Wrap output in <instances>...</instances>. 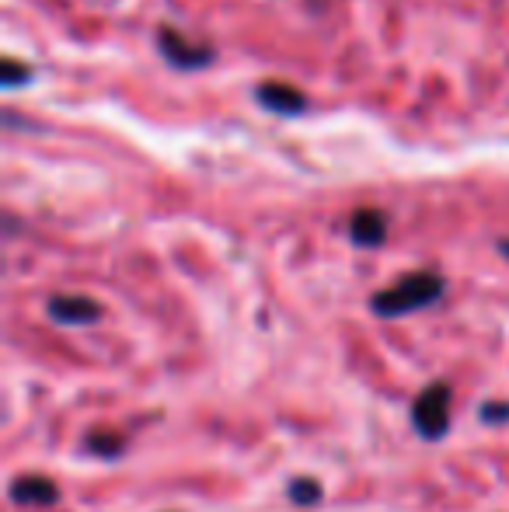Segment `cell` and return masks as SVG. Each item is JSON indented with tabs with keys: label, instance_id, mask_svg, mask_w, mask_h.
Here are the masks:
<instances>
[{
	"label": "cell",
	"instance_id": "cell-9",
	"mask_svg": "<svg viewBox=\"0 0 509 512\" xmlns=\"http://www.w3.org/2000/svg\"><path fill=\"white\" fill-rule=\"evenodd\" d=\"M286 499H290L293 506H300V509L318 506V502L325 499V485H321L318 478H307V474H300V478H293L290 485H286Z\"/></svg>",
	"mask_w": 509,
	"mask_h": 512
},
{
	"label": "cell",
	"instance_id": "cell-6",
	"mask_svg": "<svg viewBox=\"0 0 509 512\" xmlns=\"http://www.w3.org/2000/svg\"><path fill=\"white\" fill-rule=\"evenodd\" d=\"M255 102L265 108V112L272 115H286V119H293V115H300L307 108V98L300 95L293 84H276V81H265L258 84L255 91Z\"/></svg>",
	"mask_w": 509,
	"mask_h": 512
},
{
	"label": "cell",
	"instance_id": "cell-8",
	"mask_svg": "<svg viewBox=\"0 0 509 512\" xmlns=\"http://www.w3.org/2000/svg\"><path fill=\"white\" fill-rule=\"evenodd\" d=\"M84 450L98 460H119L126 453V436L116 429H91L84 436Z\"/></svg>",
	"mask_w": 509,
	"mask_h": 512
},
{
	"label": "cell",
	"instance_id": "cell-7",
	"mask_svg": "<svg viewBox=\"0 0 509 512\" xmlns=\"http://www.w3.org/2000/svg\"><path fill=\"white\" fill-rule=\"evenodd\" d=\"M349 237L360 248H381L387 241V216L381 209H356L349 220Z\"/></svg>",
	"mask_w": 509,
	"mask_h": 512
},
{
	"label": "cell",
	"instance_id": "cell-4",
	"mask_svg": "<svg viewBox=\"0 0 509 512\" xmlns=\"http://www.w3.org/2000/svg\"><path fill=\"white\" fill-rule=\"evenodd\" d=\"M46 314L53 324H63V328H84V324H98L102 321V304L84 293H56V297L46 300Z\"/></svg>",
	"mask_w": 509,
	"mask_h": 512
},
{
	"label": "cell",
	"instance_id": "cell-11",
	"mask_svg": "<svg viewBox=\"0 0 509 512\" xmlns=\"http://www.w3.org/2000/svg\"><path fill=\"white\" fill-rule=\"evenodd\" d=\"M478 418L485 425H509V401H482Z\"/></svg>",
	"mask_w": 509,
	"mask_h": 512
},
{
	"label": "cell",
	"instance_id": "cell-10",
	"mask_svg": "<svg viewBox=\"0 0 509 512\" xmlns=\"http://www.w3.org/2000/svg\"><path fill=\"white\" fill-rule=\"evenodd\" d=\"M32 77L35 74H32V67H28V63L14 60V56H7V60H4V74H0V81H4L7 91H18L21 84H28Z\"/></svg>",
	"mask_w": 509,
	"mask_h": 512
},
{
	"label": "cell",
	"instance_id": "cell-5",
	"mask_svg": "<svg viewBox=\"0 0 509 512\" xmlns=\"http://www.w3.org/2000/svg\"><path fill=\"white\" fill-rule=\"evenodd\" d=\"M7 499L14 506H56L60 502V485L46 474H18V478L7 485Z\"/></svg>",
	"mask_w": 509,
	"mask_h": 512
},
{
	"label": "cell",
	"instance_id": "cell-1",
	"mask_svg": "<svg viewBox=\"0 0 509 512\" xmlns=\"http://www.w3.org/2000/svg\"><path fill=\"white\" fill-rule=\"evenodd\" d=\"M443 293H447L443 276L419 269V272L401 276L398 283L377 290L374 297H370V310H374L377 317H384V321H394V317H408V314H415V310L440 304Z\"/></svg>",
	"mask_w": 509,
	"mask_h": 512
},
{
	"label": "cell",
	"instance_id": "cell-3",
	"mask_svg": "<svg viewBox=\"0 0 509 512\" xmlns=\"http://www.w3.org/2000/svg\"><path fill=\"white\" fill-rule=\"evenodd\" d=\"M157 49H161V56L175 70H203V67H210V63L217 60L213 46H203V42L185 39V35L175 32V28H157Z\"/></svg>",
	"mask_w": 509,
	"mask_h": 512
},
{
	"label": "cell",
	"instance_id": "cell-2",
	"mask_svg": "<svg viewBox=\"0 0 509 512\" xmlns=\"http://www.w3.org/2000/svg\"><path fill=\"white\" fill-rule=\"evenodd\" d=\"M450 401L454 391L447 380H433L429 387H422L419 398L412 401V429L429 443L443 439L450 432Z\"/></svg>",
	"mask_w": 509,
	"mask_h": 512
},
{
	"label": "cell",
	"instance_id": "cell-12",
	"mask_svg": "<svg viewBox=\"0 0 509 512\" xmlns=\"http://www.w3.org/2000/svg\"><path fill=\"white\" fill-rule=\"evenodd\" d=\"M496 248H499V255H503V258H509V237H506V241H499Z\"/></svg>",
	"mask_w": 509,
	"mask_h": 512
}]
</instances>
